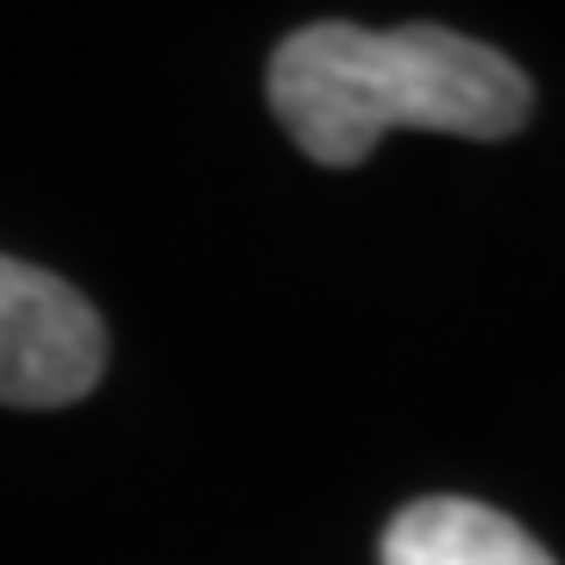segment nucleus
<instances>
[{"label": "nucleus", "instance_id": "obj_1", "mask_svg": "<svg viewBox=\"0 0 565 565\" xmlns=\"http://www.w3.org/2000/svg\"><path fill=\"white\" fill-rule=\"evenodd\" d=\"M270 107L315 163H364L371 145L415 126L452 139H509L534 114V88L497 44L446 25L364 32L345 20L302 25L270 57Z\"/></svg>", "mask_w": 565, "mask_h": 565}, {"label": "nucleus", "instance_id": "obj_2", "mask_svg": "<svg viewBox=\"0 0 565 565\" xmlns=\"http://www.w3.org/2000/svg\"><path fill=\"white\" fill-rule=\"evenodd\" d=\"M107 327L95 302L39 264L0 258V403L63 408L102 384Z\"/></svg>", "mask_w": 565, "mask_h": 565}, {"label": "nucleus", "instance_id": "obj_3", "mask_svg": "<svg viewBox=\"0 0 565 565\" xmlns=\"http://www.w3.org/2000/svg\"><path fill=\"white\" fill-rule=\"evenodd\" d=\"M384 565H553L522 522L471 497H422L384 527Z\"/></svg>", "mask_w": 565, "mask_h": 565}]
</instances>
